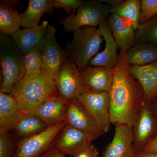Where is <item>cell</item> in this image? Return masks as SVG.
Listing matches in <instances>:
<instances>
[{"label":"cell","mask_w":157,"mask_h":157,"mask_svg":"<svg viewBox=\"0 0 157 157\" xmlns=\"http://www.w3.org/2000/svg\"><path fill=\"white\" fill-rule=\"evenodd\" d=\"M59 134L55 147L65 155L76 156L92 144L87 135L67 124Z\"/></svg>","instance_id":"obj_12"},{"label":"cell","mask_w":157,"mask_h":157,"mask_svg":"<svg viewBox=\"0 0 157 157\" xmlns=\"http://www.w3.org/2000/svg\"><path fill=\"white\" fill-rule=\"evenodd\" d=\"M157 44V15L139 25L135 31V43Z\"/></svg>","instance_id":"obj_26"},{"label":"cell","mask_w":157,"mask_h":157,"mask_svg":"<svg viewBox=\"0 0 157 157\" xmlns=\"http://www.w3.org/2000/svg\"><path fill=\"white\" fill-rule=\"evenodd\" d=\"M127 63L130 67L149 64L157 61V44L144 43L135 44L126 53Z\"/></svg>","instance_id":"obj_21"},{"label":"cell","mask_w":157,"mask_h":157,"mask_svg":"<svg viewBox=\"0 0 157 157\" xmlns=\"http://www.w3.org/2000/svg\"><path fill=\"white\" fill-rule=\"evenodd\" d=\"M126 52H119L114 70L110 96V117L114 125L125 124L133 128L144 102L143 89L130 73Z\"/></svg>","instance_id":"obj_1"},{"label":"cell","mask_w":157,"mask_h":157,"mask_svg":"<svg viewBox=\"0 0 157 157\" xmlns=\"http://www.w3.org/2000/svg\"><path fill=\"white\" fill-rule=\"evenodd\" d=\"M114 70L102 67H89L80 72L82 80L87 90L109 93L113 82Z\"/></svg>","instance_id":"obj_15"},{"label":"cell","mask_w":157,"mask_h":157,"mask_svg":"<svg viewBox=\"0 0 157 157\" xmlns=\"http://www.w3.org/2000/svg\"><path fill=\"white\" fill-rule=\"evenodd\" d=\"M98 149L93 144H91L74 157H98Z\"/></svg>","instance_id":"obj_31"},{"label":"cell","mask_w":157,"mask_h":157,"mask_svg":"<svg viewBox=\"0 0 157 157\" xmlns=\"http://www.w3.org/2000/svg\"><path fill=\"white\" fill-rule=\"evenodd\" d=\"M65 155L55 147L49 149L40 157H64Z\"/></svg>","instance_id":"obj_33"},{"label":"cell","mask_w":157,"mask_h":157,"mask_svg":"<svg viewBox=\"0 0 157 157\" xmlns=\"http://www.w3.org/2000/svg\"><path fill=\"white\" fill-rule=\"evenodd\" d=\"M136 154L140 152L157 134V121L150 103L144 101L133 128Z\"/></svg>","instance_id":"obj_10"},{"label":"cell","mask_w":157,"mask_h":157,"mask_svg":"<svg viewBox=\"0 0 157 157\" xmlns=\"http://www.w3.org/2000/svg\"><path fill=\"white\" fill-rule=\"evenodd\" d=\"M98 28L105 41V47L90 61L89 67L114 69L119 59V53H118V47L109 28L107 20L100 24Z\"/></svg>","instance_id":"obj_14"},{"label":"cell","mask_w":157,"mask_h":157,"mask_svg":"<svg viewBox=\"0 0 157 157\" xmlns=\"http://www.w3.org/2000/svg\"><path fill=\"white\" fill-rule=\"evenodd\" d=\"M73 33V39L66 50L68 59L81 72L89 67L90 61L98 53L104 39L99 29L94 27H82Z\"/></svg>","instance_id":"obj_3"},{"label":"cell","mask_w":157,"mask_h":157,"mask_svg":"<svg viewBox=\"0 0 157 157\" xmlns=\"http://www.w3.org/2000/svg\"><path fill=\"white\" fill-rule=\"evenodd\" d=\"M48 25V21H44L34 27L20 29L11 36V39L21 53L25 54L40 45Z\"/></svg>","instance_id":"obj_20"},{"label":"cell","mask_w":157,"mask_h":157,"mask_svg":"<svg viewBox=\"0 0 157 157\" xmlns=\"http://www.w3.org/2000/svg\"><path fill=\"white\" fill-rule=\"evenodd\" d=\"M10 94L17 101L19 109L31 114L42 103L59 96L54 78L43 70L25 75L12 88Z\"/></svg>","instance_id":"obj_2"},{"label":"cell","mask_w":157,"mask_h":157,"mask_svg":"<svg viewBox=\"0 0 157 157\" xmlns=\"http://www.w3.org/2000/svg\"><path fill=\"white\" fill-rule=\"evenodd\" d=\"M54 79L60 97L66 102L78 99L87 90L77 66L68 59L63 63Z\"/></svg>","instance_id":"obj_7"},{"label":"cell","mask_w":157,"mask_h":157,"mask_svg":"<svg viewBox=\"0 0 157 157\" xmlns=\"http://www.w3.org/2000/svg\"><path fill=\"white\" fill-rule=\"evenodd\" d=\"M0 64L3 80L1 91L11 94L12 88L25 76L24 55L11 38L0 33Z\"/></svg>","instance_id":"obj_4"},{"label":"cell","mask_w":157,"mask_h":157,"mask_svg":"<svg viewBox=\"0 0 157 157\" xmlns=\"http://www.w3.org/2000/svg\"><path fill=\"white\" fill-rule=\"evenodd\" d=\"M23 55L25 76L39 73L44 70L40 45Z\"/></svg>","instance_id":"obj_27"},{"label":"cell","mask_w":157,"mask_h":157,"mask_svg":"<svg viewBox=\"0 0 157 157\" xmlns=\"http://www.w3.org/2000/svg\"><path fill=\"white\" fill-rule=\"evenodd\" d=\"M129 70L143 89L144 101L149 103L157 96V61L145 66H129Z\"/></svg>","instance_id":"obj_19"},{"label":"cell","mask_w":157,"mask_h":157,"mask_svg":"<svg viewBox=\"0 0 157 157\" xmlns=\"http://www.w3.org/2000/svg\"><path fill=\"white\" fill-rule=\"evenodd\" d=\"M140 152L157 153V134L154 138Z\"/></svg>","instance_id":"obj_32"},{"label":"cell","mask_w":157,"mask_h":157,"mask_svg":"<svg viewBox=\"0 0 157 157\" xmlns=\"http://www.w3.org/2000/svg\"><path fill=\"white\" fill-rule=\"evenodd\" d=\"M27 114L18 107L17 101L10 94L0 92V132L8 133L14 129Z\"/></svg>","instance_id":"obj_16"},{"label":"cell","mask_w":157,"mask_h":157,"mask_svg":"<svg viewBox=\"0 0 157 157\" xmlns=\"http://www.w3.org/2000/svg\"><path fill=\"white\" fill-rule=\"evenodd\" d=\"M56 33L55 28L49 25L40 45L43 69L54 78L63 62L68 59L66 49L62 48L57 42Z\"/></svg>","instance_id":"obj_8"},{"label":"cell","mask_w":157,"mask_h":157,"mask_svg":"<svg viewBox=\"0 0 157 157\" xmlns=\"http://www.w3.org/2000/svg\"><path fill=\"white\" fill-rule=\"evenodd\" d=\"M21 26L19 13L7 1H1L0 31L1 33L11 36Z\"/></svg>","instance_id":"obj_23"},{"label":"cell","mask_w":157,"mask_h":157,"mask_svg":"<svg viewBox=\"0 0 157 157\" xmlns=\"http://www.w3.org/2000/svg\"><path fill=\"white\" fill-rule=\"evenodd\" d=\"M48 127L39 118L31 113L26 115L14 130L19 135L28 137L42 132Z\"/></svg>","instance_id":"obj_25"},{"label":"cell","mask_w":157,"mask_h":157,"mask_svg":"<svg viewBox=\"0 0 157 157\" xmlns=\"http://www.w3.org/2000/svg\"><path fill=\"white\" fill-rule=\"evenodd\" d=\"M12 149L8 133L0 132V157H11Z\"/></svg>","instance_id":"obj_30"},{"label":"cell","mask_w":157,"mask_h":157,"mask_svg":"<svg viewBox=\"0 0 157 157\" xmlns=\"http://www.w3.org/2000/svg\"><path fill=\"white\" fill-rule=\"evenodd\" d=\"M67 107L68 102L58 96L42 103L33 114L50 126L66 121Z\"/></svg>","instance_id":"obj_18"},{"label":"cell","mask_w":157,"mask_h":157,"mask_svg":"<svg viewBox=\"0 0 157 157\" xmlns=\"http://www.w3.org/2000/svg\"><path fill=\"white\" fill-rule=\"evenodd\" d=\"M111 12V7L99 0L82 1L76 13L63 18L60 21V23L67 33L73 32L82 27H97L107 20Z\"/></svg>","instance_id":"obj_5"},{"label":"cell","mask_w":157,"mask_h":157,"mask_svg":"<svg viewBox=\"0 0 157 157\" xmlns=\"http://www.w3.org/2000/svg\"><path fill=\"white\" fill-rule=\"evenodd\" d=\"M157 15V0H141L140 25Z\"/></svg>","instance_id":"obj_28"},{"label":"cell","mask_w":157,"mask_h":157,"mask_svg":"<svg viewBox=\"0 0 157 157\" xmlns=\"http://www.w3.org/2000/svg\"><path fill=\"white\" fill-rule=\"evenodd\" d=\"M53 7L52 0H29L25 11L19 13L21 26L30 28L39 25L43 14L50 11Z\"/></svg>","instance_id":"obj_22"},{"label":"cell","mask_w":157,"mask_h":157,"mask_svg":"<svg viewBox=\"0 0 157 157\" xmlns=\"http://www.w3.org/2000/svg\"><path fill=\"white\" fill-rule=\"evenodd\" d=\"M107 22L119 52H126L136 44L135 31L121 17L114 13H111L107 18Z\"/></svg>","instance_id":"obj_17"},{"label":"cell","mask_w":157,"mask_h":157,"mask_svg":"<svg viewBox=\"0 0 157 157\" xmlns=\"http://www.w3.org/2000/svg\"><path fill=\"white\" fill-rule=\"evenodd\" d=\"M151 107L157 121V96L150 102Z\"/></svg>","instance_id":"obj_35"},{"label":"cell","mask_w":157,"mask_h":157,"mask_svg":"<svg viewBox=\"0 0 157 157\" xmlns=\"http://www.w3.org/2000/svg\"><path fill=\"white\" fill-rule=\"evenodd\" d=\"M115 126L113 138L104 150L102 157H135L132 128L125 124Z\"/></svg>","instance_id":"obj_13"},{"label":"cell","mask_w":157,"mask_h":157,"mask_svg":"<svg viewBox=\"0 0 157 157\" xmlns=\"http://www.w3.org/2000/svg\"><path fill=\"white\" fill-rule=\"evenodd\" d=\"M66 121L67 124L83 132L92 140L105 133L78 99L68 102Z\"/></svg>","instance_id":"obj_9"},{"label":"cell","mask_w":157,"mask_h":157,"mask_svg":"<svg viewBox=\"0 0 157 157\" xmlns=\"http://www.w3.org/2000/svg\"><path fill=\"white\" fill-rule=\"evenodd\" d=\"M101 2L106 4L111 7H115L121 4L123 0H99Z\"/></svg>","instance_id":"obj_34"},{"label":"cell","mask_w":157,"mask_h":157,"mask_svg":"<svg viewBox=\"0 0 157 157\" xmlns=\"http://www.w3.org/2000/svg\"><path fill=\"white\" fill-rule=\"evenodd\" d=\"M135 157H157V153L140 152L136 154Z\"/></svg>","instance_id":"obj_36"},{"label":"cell","mask_w":157,"mask_h":157,"mask_svg":"<svg viewBox=\"0 0 157 157\" xmlns=\"http://www.w3.org/2000/svg\"><path fill=\"white\" fill-rule=\"evenodd\" d=\"M67 124L64 121L50 126L42 132L21 140L14 157H39L50 149L52 144Z\"/></svg>","instance_id":"obj_6"},{"label":"cell","mask_w":157,"mask_h":157,"mask_svg":"<svg viewBox=\"0 0 157 157\" xmlns=\"http://www.w3.org/2000/svg\"><path fill=\"white\" fill-rule=\"evenodd\" d=\"M141 5L140 0L123 1L118 6L111 7V13L121 17L136 31L140 25Z\"/></svg>","instance_id":"obj_24"},{"label":"cell","mask_w":157,"mask_h":157,"mask_svg":"<svg viewBox=\"0 0 157 157\" xmlns=\"http://www.w3.org/2000/svg\"><path fill=\"white\" fill-rule=\"evenodd\" d=\"M77 99L104 129V132H108L111 124L109 93L87 90L80 95Z\"/></svg>","instance_id":"obj_11"},{"label":"cell","mask_w":157,"mask_h":157,"mask_svg":"<svg viewBox=\"0 0 157 157\" xmlns=\"http://www.w3.org/2000/svg\"><path fill=\"white\" fill-rule=\"evenodd\" d=\"M82 2L81 0H53V7L56 9L62 8L68 14L71 11L75 13Z\"/></svg>","instance_id":"obj_29"}]
</instances>
